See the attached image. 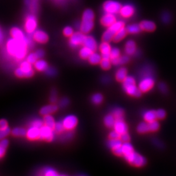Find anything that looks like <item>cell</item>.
Returning <instances> with one entry per match:
<instances>
[{
  "label": "cell",
  "mask_w": 176,
  "mask_h": 176,
  "mask_svg": "<svg viewBox=\"0 0 176 176\" xmlns=\"http://www.w3.org/2000/svg\"><path fill=\"white\" fill-rule=\"evenodd\" d=\"M34 46L33 39L31 36L28 35L24 40L10 38L7 41L6 52L9 55L16 60L21 61L25 58L28 53V48L31 49Z\"/></svg>",
  "instance_id": "obj_1"
},
{
  "label": "cell",
  "mask_w": 176,
  "mask_h": 176,
  "mask_svg": "<svg viewBox=\"0 0 176 176\" xmlns=\"http://www.w3.org/2000/svg\"><path fill=\"white\" fill-rule=\"evenodd\" d=\"M155 78L151 67H146L142 70L141 78L139 83V88L142 92L150 91L155 85Z\"/></svg>",
  "instance_id": "obj_2"
},
{
  "label": "cell",
  "mask_w": 176,
  "mask_h": 176,
  "mask_svg": "<svg viewBox=\"0 0 176 176\" xmlns=\"http://www.w3.org/2000/svg\"><path fill=\"white\" fill-rule=\"evenodd\" d=\"M94 13L91 9H86L83 13L82 21L80 23L79 29L85 34L90 33L94 26Z\"/></svg>",
  "instance_id": "obj_3"
},
{
  "label": "cell",
  "mask_w": 176,
  "mask_h": 176,
  "mask_svg": "<svg viewBox=\"0 0 176 176\" xmlns=\"http://www.w3.org/2000/svg\"><path fill=\"white\" fill-rule=\"evenodd\" d=\"M122 83L123 89L127 95L134 97H139L141 96L142 92L136 85V80L133 76H127Z\"/></svg>",
  "instance_id": "obj_4"
},
{
  "label": "cell",
  "mask_w": 176,
  "mask_h": 176,
  "mask_svg": "<svg viewBox=\"0 0 176 176\" xmlns=\"http://www.w3.org/2000/svg\"><path fill=\"white\" fill-rule=\"evenodd\" d=\"M124 157L129 164L134 167H142L146 164V160L145 157L134 151L125 155Z\"/></svg>",
  "instance_id": "obj_5"
},
{
  "label": "cell",
  "mask_w": 176,
  "mask_h": 176,
  "mask_svg": "<svg viewBox=\"0 0 176 176\" xmlns=\"http://www.w3.org/2000/svg\"><path fill=\"white\" fill-rule=\"evenodd\" d=\"M125 27V22L122 21H117L109 27H107L106 30L103 33L102 41L110 42L113 40L114 35L121 28Z\"/></svg>",
  "instance_id": "obj_6"
},
{
  "label": "cell",
  "mask_w": 176,
  "mask_h": 176,
  "mask_svg": "<svg viewBox=\"0 0 176 176\" xmlns=\"http://www.w3.org/2000/svg\"><path fill=\"white\" fill-rule=\"evenodd\" d=\"M15 74L20 78H31L34 75V70L31 67V64L27 61H24L22 62L20 67L16 69Z\"/></svg>",
  "instance_id": "obj_7"
},
{
  "label": "cell",
  "mask_w": 176,
  "mask_h": 176,
  "mask_svg": "<svg viewBox=\"0 0 176 176\" xmlns=\"http://www.w3.org/2000/svg\"><path fill=\"white\" fill-rule=\"evenodd\" d=\"M122 5L115 0H107L103 4L102 9L105 13L117 14L120 12Z\"/></svg>",
  "instance_id": "obj_8"
},
{
  "label": "cell",
  "mask_w": 176,
  "mask_h": 176,
  "mask_svg": "<svg viewBox=\"0 0 176 176\" xmlns=\"http://www.w3.org/2000/svg\"><path fill=\"white\" fill-rule=\"evenodd\" d=\"M37 19L36 15L33 13L27 15L25 23V30L28 35L31 36L35 31L37 30Z\"/></svg>",
  "instance_id": "obj_9"
},
{
  "label": "cell",
  "mask_w": 176,
  "mask_h": 176,
  "mask_svg": "<svg viewBox=\"0 0 176 176\" xmlns=\"http://www.w3.org/2000/svg\"><path fill=\"white\" fill-rule=\"evenodd\" d=\"M85 36L86 35L80 31L74 32V33L69 37V45L72 48H76L80 46L83 45Z\"/></svg>",
  "instance_id": "obj_10"
},
{
  "label": "cell",
  "mask_w": 176,
  "mask_h": 176,
  "mask_svg": "<svg viewBox=\"0 0 176 176\" xmlns=\"http://www.w3.org/2000/svg\"><path fill=\"white\" fill-rule=\"evenodd\" d=\"M62 123L65 131L70 132L73 131L77 127L78 124V120L76 116L69 115L64 118Z\"/></svg>",
  "instance_id": "obj_11"
},
{
  "label": "cell",
  "mask_w": 176,
  "mask_h": 176,
  "mask_svg": "<svg viewBox=\"0 0 176 176\" xmlns=\"http://www.w3.org/2000/svg\"><path fill=\"white\" fill-rule=\"evenodd\" d=\"M54 139V130L50 128L43 125L40 128V140H45L48 142H51Z\"/></svg>",
  "instance_id": "obj_12"
},
{
  "label": "cell",
  "mask_w": 176,
  "mask_h": 176,
  "mask_svg": "<svg viewBox=\"0 0 176 176\" xmlns=\"http://www.w3.org/2000/svg\"><path fill=\"white\" fill-rule=\"evenodd\" d=\"M122 143L120 139H109L108 142V146L116 156H122L121 148Z\"/></svg>",
  "instance_id": "obj_13"
},
{
  "label": "cell",
  "mask_w": 176,
  "mask_h": 176,
  "mask_svg": "<svg viewBox=\"0 0 176 176\" xmlns=\"http://www.w3.org/2000/svg\"><path fill=\"white\" fill-rule=\"evenodd\" d=\"M119 13L123 18H130L135 13V8L132 4L127 3L124 5H122Z\"/></svg>",
  "instance_id": "obj_14"
},
{
  "label": "cell",
  "mask_w": 176,
  "mask_h": 176,
  "mask_svg": "<svg viewBox=\"0 0 176 176\" xmlns=\"http://www.w3.org/2000/svg\"><path fill=\"white\" fill-rule=\"evenodd\" d=\"M32 38L36 42L40 43H46L49 41L48 34L41 30H36L32 34Z\"/></svg>",
  "instance_id": "obj_15"
},
{
  "label": "cell",
  "mask_w": 176,
  "mask_h": 176,
  "mask_svg": "<svg viewBox=\"0 0 176 176\" xmlns=\"http://www.w3.org/2000/svg\"><path fill=\"white\" fill-rule=\"evenodd\" d=\"M117 21V17L115 14L105 13L100 19V23L104 27H108Z\"/></svg>",
  "instance_id": "obj_16"
},
{
  "label": "cell",
  "mask_w": 176,
  "mask_h": 176,
  "mask_svg": "<svg viewBox=\"0 0 176 176\" xmlns=\"http://www.w3.org/2000/svg\"><path fill=\"white\" fill-rule=\"evenodd\" d=\"M113 128L114 131L120 135L127 133L128 131V125L124 122V119L116 120Z\"/></svg>",
  "instance_id": "obj_17"
},
{
  "label": "cell",
  "mask_w": 176,
  "mask_h": 176,
  "mask_svg": "<svg viewBox=\"0 0 176 176\" xmlns=\"http://www.w3.org/2000/svg\"><path fill=\"white\" fill-rule=\"evenodd\" d=\"M83 45L88 47L93 52H96L98 48V45L96 39L91 36H86Z\"/></svg>",
  "instance_id": "obj_18"
},
{
  "label": "cell",
  "mask_w": 176,
  "mask_h": 176,
  "mask_svg": "<svg viewBox=\"0 0 176 176\" xmlns=\"http://www.w3.org/2000/svg\"><path fill=\"white\" fill-rule=\"evenodd\" d=\"M111 47L109 42L102 41L99 46V50L102 56V58H110V53L111 52Z\"/></svg>",
  "instance_id": "obj_19"
},
{
  "label": "cell",
  "mask_w": 176,
  "mask_h": 176,
  "mask_svg": "<svg viewBox=\"0 0 176 176\" xmlns=\"http://www.w3.org/2000/svg\"><path fill=\"white\" fill-rule=\"evenodd\" d=\"M59 109V106L54 104H49L41 108L40 113L43 116L51 115L54 113H56Z\"/></svg>",
  "instance_id": "obj_20"
},
{
  "label": "cell",
  "mask_w": 176,
  "mask_h": 176,
  "mask_svg": "<svg viewBox=\"0 0 176 176\" xmlns=\"http://www.w3.org/2000/svg\"><path fill=\"white\" fill-rule=\"evenodd\" d=\"M40 128L31 126L26 132V136L29 140H35L40 139Z\"/></svg>",
  "instance_id": "obj_21"
},
{
  "label": "cell",
  "mask_w": 176,
  "mask_h": 176,
  "mask_svg": "<svg viewBox=\"0 0 176 176\" xmlns=\"http://www.w3.org/2000/svg\"><path fill=\"white\" fill-rule=\"evenodd\" d=\"M10 33L12 38L17 40H25L28 36V35H25L24 32L19 27H13L10 30Z\"/></svg>",
  "instance_id": "obj_22"
},
{
  "label": "cell",
  "mask_w": 176,
  "mask_h": 176,
  "mask_svg": "<svg viewBox=\"0 0 176 176\" xmlns=\"http://www.w3.org/2000/svg\"><path fill=\"white\" fill-rule=\"evenodd\" d=\"M137 52L136 42L133 40L128 41L125 45V52L128 55H133Z\"/></svg>",
  "instance_id": "obj_23"
},
{
  "label": "cell",
  "mask_w": 176,
  "mask_h": 176,
  "mask_svg": "<svg viewBox=\"0 0 176 176\" xmlns=\"http://www.w3.org/2000/svg\"><path fill=\"white\" fill-rule=\"evenodd\" d=\"M139 25L142 30L146 31L148 32L154 31L156 29V24L153 22L150 21H142Z\"/></svg>",
  "instance_id": "obj_24"
},
{
  "label": "cell",
  "mask_w": 176,
  "mask_h": 176,
  "mask_svg": "<svg viewBox=\"0 0 176 176\" xmlns=\"http://www.w3.org/2000/svg\"><path fill=\"white\" fill-rule=\"evenodd\" d=\"M128 76V70L125 67L119 68L115 74L116 80L118 82H122Z\"/></svg>",
  "instance_id": "obj_25"
},
{
  "label": "cell",
  "mask_w": 176,
  "mask_h": 176,
  "mask_svg": "<svg viewBox=\"0 0 176 176\" xmlns=\"http://www.w3.org/2000/svg\"><path fill=\"white\" fill-rule=\"evenodd\" d=\"M143 118L144 119L145 122L149 123V122H152L156 120L157 119V116L155 110H148L146 111L143 113Z\"/></svg>",
  "instance_id": "obj_26"
},
{
  "label": "cell",
  "mask_w": 176,
  "mask_h": 176,
  "mask_svg": "<svg viewBox=\"0 0 176 176\" xmlns=\"http://www.w3.org/2000/svg\"><path fill=\"white\" fill-rule=\"evenodd\" d=\"M127 34L128 33H127L125 26L122 27L121 29L120 30L118 31L116 34L114 35L112 41L115 43L119 42L125 38V37L127 36Z\"/></svg>",
  "instance_id": "obj_27"
},
{
  "label": "cell",
  "mask_w": 176,
  "mask_h": 176,
  "mask_svg": "<svg viewBox=\"0 0 176 176\" xmlns=\"http://www.w3.org/2000/svg\"><path fill=\"white\" fill-rule=\"evenodd\" d=\"M101 59H102L101 55L99 54V53H97L96 52H93L88 59L89 63L92 65H97L100 63Z\"/></svg>",
  "instance_id": "obj_28"
},
{
  "label": "cell",
  "mask_w": 176,
  "mask_h": 176,
  "mask_svg": "<svg viewBox=\"0 0 176 176\" xmlns=\"http://www.w3.org/2000/svg\"><path fill=\"white\" fill-rule=\"evenodd\" d=\"M35 69L38 71H45L48 68V64L43 59H38L34 63Z\"/></svg>",
  "instance_id": "obj_29"
},
{
  "label": "cell",
  "mask_w": 176,
  "mask_h": 176,
  "mask_svg": "<svg viewBox=\"0 0 176 176\" xmlns=\"http://www.w3.org/2000/svg\"><path fill=\"white\" fill-rule=\"evenodd\" d=\"M43 116L44 117H43V121L44 125L49 127L54 130L56 123L54 118L51 115H48Z\"/></svg>",
  "instance_id": "obj_30"
},
{
  "label": "cell",
  "mask_w": 176,
  "mask_h": 176,
  "mask_svg": "<svg viewBox=\"0 0 176 176\" xmlns=\"http://www.w3.org/2000/svg\"><path fill=\"white\" fill-rule=\"evenodd\" d=\"M115 122H116V119L111 113L105 116V118H104V123L105 124V127L108 128H113Z\"/></svg>",
  "instance_id": "obj_31"
},
{
  "label": "cell",
  "mask_w": 176,
  "mask_h": 176,
  "mask_svg": "<svg viewBox=\"0 0 176 176\" xmlns=\"http://www.w3.org/2000/svg\"><path fill=\"white\" fill-rule=\"evenodd\" d=\"M93 52L88 47L83 46V47L79 51V56H80L81 59H83V60H86V59H88V58L90 57V55L92 54V53Z\"/></svg>",
  "instance_id": "obj_32"
},
{
  "label": "cell",
  "mask_w": 176,
  "mask_h": 176,
  "mask_svg": "<svg viewBox=\"0 0 176 176\" xmlns=\"http://www.w3.org/2000/svg\"><path fill=\"white\" fill-rule=\"evenodd\" d=\"M126 30H127V33L130 34H136L139 33V32L142 30L141 27L139 26V25L137 24L128 25L127 27H126Z\"/></svg>",
  "instance_id": "obj_33"
},
{
  "label": "cell",
  "mask_w": 176,
  "mask_h": 176,
  "mask_svg": "<svg viewBox=\"0 0 176 176\" xmlns=\"http://www.w3.org/2000/svg\"><path fill=\"white\" fill-rule=\"evenodd\" d=\"M129 58L127 55H123V56L121 55L119 58L115 60H113V61H111V63L113 64V65L118 66V65H122V64L127 63L128 62H129Z\"/></svg>",
  "instance_id": "obj_34"
},
{
  "label": "cell",
  "mask_w": 176,
  "mask_h": 176,
  "mask_svg": "<svg viewBox=\"0 0 176 176\" xmlns=\"http://www.w3.org/2000/svg\"><path fill=\"white\" fill-rule=\"evenodd\" d=\"M111 114L113 115L116 120L119 119H124L125 113L124 109L121 108H115L113 109Z\"/></svg>",
  "instance_id": "obj_35"
},
{
  "label": "cell",
  "mask_w": 176,
  "mask_h": 176,
  "mask_svg": "<svg viewBox=\"0 0 176 176\" xmlns=\"http://www.w3.org/2000/svg\"><path fill=\"white\" fill-rule=\"evenodd\" d=\"M100 66L102 70L107 71L110 70L111 67V62L109 58H102L101 61L100 62Z\"/></svg>",
  "instance_id": "obj_36"
},
{
  "label": "cell",
  "mask_w": 176,
  "mask_h": 176,
  "mask_svg": "<svg viewBox=\"0 0 176 176\" xmlns=\"http://www.w3.org/2000/svg\"><path fill=\"white\" fill-rule=\"evenodd\" d=\"M121 148H122V156L134 151L133 146L129 142L122 143Z\"/></svg>",
  "instance_id": "obj_37"
},
{
  "label": "cell",
  "mask_w": 176,
  "mask_h": 176,
  "mask_svg": "<svg viewBox=\"0 0 176 176\" xmlns=\"http://www.w3.org/2000/svg\"><path fill=\"white\" fill-rule=\"evenodd\" d=\"M39 1L40 0H31L28 7L31 10V13L36 14L39 8Z\"/></svg>",
  "instance_id": "obj_38"
},
{
  "label": "cell",
  "mask_w": 176,
  "mask_h": 176,
  "mask_svg": "<svg viewBox=\"0 0 176 176\" xmlns=\"http://www.w3.org/2000/svg\"><path fill=\"white\" fill-rule=\"evenodd\" d=\"M137 131L139 134H145L149 132L148 123L146 122L140 123L137 127Z\"/></svg>",
  "instance_id": "obj_39"
},
{
  "label": "cell",
  "mask_w": 176,
  "mask_h": 176,
  "mask_svg": "<svg viewBox=\"0 0 176 176\" xmlns=\"http://www.w3.org/2000/svg\"><path fill=\"white\" fill-rule=\"evenodd\" d=\"M104 100V97L102 94L97 93L93 95L92 97V102L95 105H99L102 103Z\"/></svg>",
  "instance_id": "obj_40"
},
{
  "label": "cell",
  "mask_w": 176,
  "mask_h": 176,
  "mask_svg": "<svg viewBox=\"0 0 176 176\" xmlns=\"http://www.w3.org/2000/svg\"><path fill=\"white\" fill-rule=\"evenodd\" d=\"M27 131L22 128H15L12 131L13 135L15 136H24L26 135Z\"/></svg>",
  "instance_id": "obj_41"
},
{
  "label": "cell",
  "mask_w": 176,
  "mask_h": 176,
  "mask_svg": "<svg viewBox=\"0 0 176 176\" xmlns=\"http://www.w3.org/2000/svg\"><path fill=\"white\" fill-rule=\"evenodd\" d=\"M42 174L45 176H59V174L56 170L51 168H45L42 170Z\"/></svg>",
  "instance_id": "obj_42"
},
{
  "label": "cell",
  "mask_w": 176,
  "mask_h": 176,
  "mask_svg": "<svg viewBox=\"0 0 176 176\" xmlns=\"http://www.w3.org/2000/svg\"><path fill=\"white\" fill-rule=\"evenodd\" d=\"M9 144V141L7 139H3L0 141V158L5 155L6 148Z\"/></svg>",
  "instance_id": "obj_43"
},
{
  "label": "cell",
  "mask_w": 176,
  "mask_h": 176,
  "mask_svg": "<svg viewBox=\"0 0 176 176\" xmlns=\"http://www.w3.org/2000/svg\"><path fill=\"white\" fill-rule=\"evenodd\" d=\"M121 56L120 50L117 47L111 48V52L110 53V59L111 61H113L119 58Z\"/></svg>",
  "instance_id": "obj_44"
},
{
  "label": "cell",
  "mask_w": 176,
  "mask_h": 176,
  "mask_svg": "<svg viewBox=\"0 0 176 176\" xmlns=\"http://www.w3.org/2000/svg\"><path fill=\"white\" fill-rule=\"evenodd\" d=\"M148 124L149 130L150 132H156L160 128V124L156 120L152 122H149Z\"/></svg>",
  "instance_id": "obj_45"
},
{
  "label": "cell",
  "mask_w": 176,
  "mask_h": 176,
  "mask_svg": "<svg viewBox=\"0 0 176 176\" xmlns=\"http://www.w3.org/2000/svg\"><path fill=\"white\" fill-rule=\"evenodd\" d=\"M65 131V128L63 126L62 122H56L55 127L54 128V131H55L57 134H62Z\"/></svg>",
  "instance_id": "obj_46"
},
{
  "label": "cell",
  "mask_w": 176,
  "mask_h": 176,
  "mask_svg": "<svg viewBox=\"0 0 176 176\" xmlns=\"http://www.w3.org/2000/svg\"><path fill=\"white\" fill-rule=\"evenodd\" d=\"M73 33H74V30L71 26H66L63 29V34L65 36L70 37Z\"/></svg>",
  "instance_id": "obj_47"
},
{
  "label": "cell",
  "mask_w": 176,
  "mask_h": 176,
  "mask_svg": "<svg viewBox=\"0 0 176 176\" xmlns=\"http://www.w3.org/2000/svg\"><path fill=\"white\" fill-rule=\"evenodd\" d=\"M31 125L33 127L41 128L44 125V123H43V120L40 119V118H37V119L34 120L33 122H31Z\"/></svg>",
  "instance_id": "obj_48"
},
{
  "label": "cell",
  "mask_w": 176,
  "mask_h": 176,
  "mask_svg": "<svg viewBox=\"0 0 176 176\" xmlns=\"http://www.w3.org/2000/svg\"><path fill=\"white\" fill-rule=\"evenodd\" d=\"M38 59L37 58V55L34 53H31L30 54L28 55L27 58H26V61H28L29 63L33 64H34Z\"/></svg>",
  "instance_id": "obj_49"
},
{
  "label": "cell",
  "mask_w": 176,
  "mask_h": 176,
  "mask_svg": "<svg viewBox=\"0 0 176 176\" xmlns=\"http://www.w3.org/2000/svg\"><path fill=\"white\" fill-rule=\"evenodd\" d=\"M10 133V129L9 127L0 129V140H3L6 136H8Z\"/></svg>",
  "instance_id": "obj_50"
},
{
  "label": "cell",
  "mask_w": 176,
  "mask_h": 176,
  "mask_svg": "<svg viewBox=\"0 0 176 176\" xmlns=\"http://www.w3.org/2000/svg\"><path fill=\"white\" fill-rule=\"evenodd\" d=\"M158 88L160 92H161L162 94H167V92H168V88H167V85L164 82L159 83V84L158 85Z\"/></svg>",
  "instance_id": "obj_51"
},
{
  "label": "cell",
  "mask_w": 176,
  "mask_h": 176,
  "mask_svg": "<svg viewBox=\"0 0 176 176\" xmlns=\"http://www.w3.org/2000/svg\"><path fill=\"white\" fill-rule=\"evenodd\" d=\"M156 113L157 118L158 119H162V118H165L166 116V112L164 109H157V111H156Z\"/></svg>",
  "instance_id": "obj_52"
},
{
  "label": "cell",
  "mask_w": 176,
  "mask_h": 176,
  "mask_svg": "<svg viewBox=\"0 0 176 176\" xmlns=\"http://www.w3.org/2000/svg\"><path fill=\"white\" fill-rule=\"evenodd\" d=\"M120 134H118L116 131H111L109 135V139H120Z\"/></svg>",
  "instance_id": "obj_53"
},
{
  "label": "cell",
  "mask_w": 176,
  "mask_h": 176,
  "mask_svg": "<svg viewBox=\"0 0 176 176\" xmlns=\"http://www.w3.org/2000/svg\"><path fill=\"white\" fill-rule=\"evenodd\" d=\"M120 140L122 141V143L129 142L130 140V137L129 135L128 132L121 135Z\"/></svg>",
  "instance_id": "obj_54"
},
{
  "label": "cell",
  "mask_w": 176,
  "mask_h": 176,
  "mask_svg": "<svg viewBox=\"0 0 176 176\" xmlns=\"http://www.w3.org/2000/svg\"><path fill=\"white\" fill-rule=\"evenodd\" d=\"M57 100V92L56 90H52L51 96L50 97V101L52 104L56 103Z\"/></svg>",
  "instance_id": "obj_55"
},
{
  "label": "cell",
  "mask_w": 176,
  "mask_h": 176,
  "mask_svg": "<svg viewBox=\"0 0 176 176\" xmlns=\"http://www.w3.org/2000/svg\"><path fill=\"white\" fill-rule=\"evenodd\" d=\"M45 72L48 76H54L56 74V70L52 67H48Z\"/></svg>",
  "instance_id": "obj_56"
},
{
  "label": "cell",
  "mask_w": 176,
  "mask_h": 176,
  "mask_svg": "<svg viewBox=\"0 0 176 176\" xmlns=\"http://www.w3.org/2000/svg\"><path fill=\"white\" fill-rule=\"evenodd\" d=\"M69 100H68L67 98H62V99L60 101L59 106L62 108H64L67 106L69 104Z\"/></svg>",
  "instance_id": "obj_57"
},
{
  "label": "cell",
  "mask_w": 176,
  "mask_h": 176,
  "mask_svg": "<svg viewBox=\"0 0 176 176\" xmlns=\"http://www.w3.org/2000/svg\"><path fill=\"white\" fill-rule=\"evenodd\" d=\"M52 1L58 5L64 6V5H65L66 3H68L69 0H52Z\"/></svg>",
  "instance_id": "obj_58"
},
{
  "label": "cell",
  "mask_w": 176,
  "mask_h": 176,
  "mask_svg": "<svg viewBox=\"0 0 176 176\" xmlns=\"http://www.w3.org/2000/svg\"><path fill=\"white\" fill-rule=\"evenodd\" d=\"M35 54L37 55L38 59H41V58H43L45 55V52L43 50L39 49L35 52Z\"/></svg>",
  "instance_id": "obj_59"
},
{
  "label": "cell",
  "mask_w": 176,
  "mask_h": 176,
  "mask_svg": "<svg viewBox=\"0 0 176 176\" xmlns=\"http://www.w3.org/2000/svg\"><path fill=\"white\" fill-rule=\"evenodd\" d=\"M8 127V123L6 120L2 119L0 120V129H4Z\"/></svg>",
  "instance_id": "obj_60"
},
{
  "label": "cell",
  "mask_w": 176,
  "mask_h": 176,
  "mask_svg": "<svg viewBox=\"0 0 176 176\" xmlns=\"http://www.w3.org/2000/svg\"><path fill=\"white\" fill-rule=\"evenodd\" d=\"M154 144H156V145L158 147H159V148H162V147H163V144H162V143H161L160 141H158V140H155V141H154Z\"/></svg>",
  "instance_id": "obj_61"
},
{
  "label": "cell",
  "mask_w": 176,
  "mask_h": 176,
  "mask_svg": "<svg viewBox=\"0 0 176 176\" xmlns=\"http://www.w3.org/2000/svg\"><path fill=\"white\" fill-rule=\"evenodd\" d=\"M3 31L0 27V44L3 42Z\"/></svg>",
  "instance_id": "obj_62"
},
{
  "label": "cell",
  "mask_w": 176,
  "mask_h": 176,
  "mask_svg": "<svg viewBox=\"0 0 176 176\" xmlns=\"http://www.w3.org/2000/svg\"><path fill=\"white\" fill-rule=\"evenodd\" d=\"M30 1H31V0H25V3H26V5L28 6H29V3H30Z\"/></svg>",
  "instance_id": "obj_63"
}]
</instances>
